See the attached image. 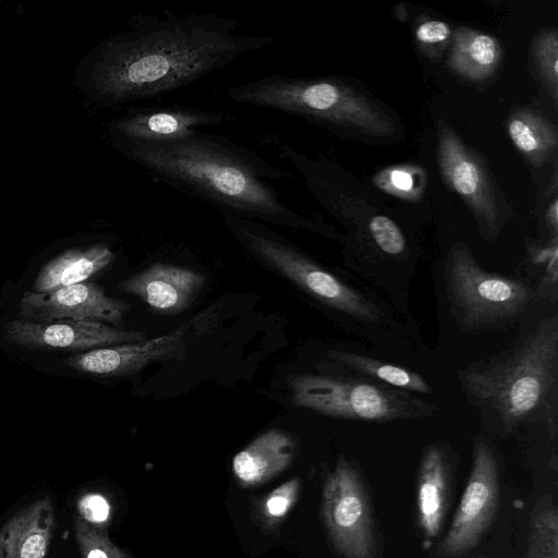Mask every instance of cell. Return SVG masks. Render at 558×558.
Instances as JSON below:
<instances>
[{
    "instance_id": "ffe728a7",
    "label": "cell",
    "mask_w": 558,
    "mask_h": 558,
    "mask_svg": "<svg viewBox=\"0 0 558 558\" xmlns=\"http://www.w3.org/2000/svg\"><path fill=\"white\" fill-rule=\"evenodd\" d=\"M501 60L499 41L485 33L459 27L453 34L448 63L461 76L480 81L490 76Z\"/></svg>"
},
{
    "instance_id": "44dd1931",
    "label": "cell",
    "mask_w": 558,
    "mask_h": 558,
    "mask_svg": "<svg viewBox=\"0 0 558 558\" xmlns=\"http://www.w3.org/2000/svg\"><path fill=\"white\" fill-rule=\"evenodd\" d=\"M509 137L533 165L542 166L556 153V126L544 116L530 109H518L508 119Z\"/></svg>"
},
{
    "instance_id": "d4e9b609",
    "label": "cell",
    "mask_w": 558,
    "mask_h": 558,
    "mask_svg": "<svg viewBox=\"0 0 558 558\" xmlns=\"http://www.w3.org/2000/svg\"><path fill=\"white\" fill-rule=\"evenodd\" d=\"M76 544L83 558H130L105 533L80 517L74 523Z\"/></svg>"
},
{
    "instance_id": "9a60e30c",
    "label": "cell",
    "mask_w": 558,
    "mask_h": 558,
    "mask_svg": "<svg viewBox=\"0 0 558 558\" xmlns=\"http://www.w3.org/2000/svg\"><path fill=\"white\" fill-rule=\"evenodd\" d=\"M205 282L206 277L198 271L154 263L119 282L118 288L124 293L137 296L156 312L177 314L193 303Z\"/></svg>"
},
{
    "instance_id": "4dcf8cb0",
    "label": "cell",
    "mask_w": 558,
    "mask_h": 558,
    "mask_svg": "<svg viewBox=\"0 0 558 558\" xmlns=\"http://www.w3.org/2000/svg\"><path fill=\"white\" fill-rule=\"evenodd\" d=\"M557 201L555 199L553 202V204L550 205L549 207V211H548V220H549V225L551 226V228L554 229V231L556 232L557 230Z\"/></svg>"
},
{
    "instance_id": "ba28073f",
    "label": "cell",
    "mask_w": 558,
    "mask_h": 558,
    "mask_svg": "<svg viewBox=\"0 0 558 558\" xmlns=\"http://www.w3.org/2000/svg\"><path fill=\"white\" fill-rule=\"evenodd\" d=\"M322 517L342 558H375L376 542L368 497L355 468L340 458L326 478Z\"/></svg>"
},
{
    "instance_id": "4316f807",
    "label": "cell",
    "mask_w": 558,
    "mask_h": 558,
    "mask_svg": "<svg viewBox=\"0 0 558 558\" xmlns=\"http://www.w3.org/2000/svg\"><path fill=\"white\" fill-rule=\"evenodd\" d=\"M300 489L298 478L280 485L265 501V512L271 518L283 517L294 504Z\"/></svg>"
},
{
    "instance_id": "f1b7e54d",
    "label": "cell",
    "mask_w": 558,
    "mask_h": 558,
    "mask_svg": "<svg viewBox=\"0 0 558 558\" xmlns=\"http://www.w3.org/2000/svg\"><path fill=\"white\" fill-rule=\"evenodd\" d=\"M415 37L423 45L434 46L446 43L451 37V29L445 22L430 20L417 26Z\"/></svg>"
},
{
    "instance_id": "7402d4cb",
    "label": "cell",
    "mask_w": 558,
    "mask_h": 558,
    "mask_svg": "<svg viewBox=\"0 0 558 558\" xmlns=\"http://www.w3.org/2000/svg\"><path fill=\"white\" fill-rule=\"evenodd\" d=\"M327 356L335 363L360 374L362 377L389 387L423 395L433 392L425 379L411 369L341 350H329Z\"/></svg>"
},
{
    "instance_id": "8fae6325",
    "label": "cell",
    "mask_w": 558,
    "mask_h": 558,
    "mask_svg": "<svg viewBox=\"0 0 558 558\" xmlns=\"http://www.w3.org/2000/svg\"><path fill=\"white\" fill-rule=\"evenodd\" d=\"M230 117L195 107L173 105L130 109L110 124L119 149L138 143H163L189 137L199 128L225 123Z\"/></svg>"
},
{
    "instance_id": "484cf974",
    "label": "cell",
    "mask_w": 558,
    "mask_h": 558,
    "mask_svg": "<svg viewBox=\"0 0 558 558\" xmlns=\"http://www.w3.org/2000/svg\"><path fill=\"white\" fill-rule=\"evenodd\" d=\"M368 229L377 246L389 255H399L405 248V239L393 220L386 216H374Z\"/></svg>"
},
{
    "instance_id": "277c9868",
    "label": "cell",
    "mask_w": 558,
    "mask_h": 558,
    "mask_svg": "<svg viewBox=\"0 0 558 558\" xmlns=\"http://www.w3.org/2000/svg\"><path fill=\"white\" fill-rule=\"evenodd\" d=\"M239 104L303 118L333 130L384 138L396 126L392 118L352 86L332 77L271 74L227 89Z\"/></svg>"
},
{
    "instance_id": "cb8c5ba5",
    "label": "cell",
    "mask_w": 558,
    "mask_h": 558,
    "mask_svg": "<svg viewBox=\"0 0 558 558\" xmlns=\"http://www.w3.org/2000/svg\"><path fill=\"white\" fill-rule=\"evenodd\" d=\"M533 57L541 78L557 102L558 95V35L555 29L543 32L533 43Z\"/></svg>"
},
{
    "instance_id": "5bb4252c",
    "label": "cell",
    "mask_w": 558,
    "mask_h": 558,
    "mask_svg": "<svg viewBox=\"0 0 558 558\" xmlns=\"http://www.w3.org/2000/svg\"><path fill=\"white\" fill-rule=\"evenodd\" d=\"M192 322L162 336L137 342L94 349L65 361L73 369L95 375H129L148 364L180 357L186 352L185 336Z\"/></svg>"
},
{
    "instance_id": "ac0fdd59",
    "label": "cell",
    "mask_w": 558,
    "mask_h": 558,
    "mask_svg": "<svg viewBox=\"0 0 558 558\" xmlns=\"http://www.w3.org/2000/svg\"><path fill=\"white\" fill-rule=\"evenodd\" d=\"M294 440L281 429H269L239 451L233 473L245 486L262 484L289 466L295 456Z\"/></svg>"
},
{
    "instance_id": "6da1fadb",
    "label": "cell",
    "mask_w": 558,
    "mask_h": 558,
    "mask_svg": "<svg viewBox=\"0 0 558 558\" xmlns=\"http://www.w3.org/2000/svg\"><path fill=\"white\" fill-rule=\"evenodd\" d=\"M240 23L215 13L141 15L98 49L93 90L110 105L160 97L272 46L275 37L240 34Z\"/></svg>"
},
{
    "instance_id": "7c38bea8",
    "label": "cell",
    "mask_w": 558,
    "mask_h": 558,
    "mask_svg": "<svg viewBox=\"0 0 558 558\" xmlns=\"http://www.w3.org/2000/svg\"><path fill=\"white\" fill-rule=\"evenodd\" d=\"M130 307L128 302L106 295L102 288L90 282L49 292L26 291L20 302L24 319L37 323L74 319L117 325Z\"/></svg>"
},
{
    "instance_id": "83f0119b",
    "label": "cell",
    "mask_w": 558,
    "mask_h": 558,
    "mask_svg": "<svg viewBox=\"0 0 558 558\" xmlns=\"http://www.w3.org/2000/svg\"><path fill=\"white\" fill-rule=\"evenodd\" d=\"M80 518L93 525L107 522L110 515V504L100 494H87L77 502Z\"/></svg>"
},
{
    "instance_id": "52a82bcc",
    "label": "cell",
    "mask_w": 558,
    "mask_h": 558,
    "mask_svg": "<svg viewBox=\"0 0 558 558\" xmlns=\"http://www.w3.org/2000/svg\"><path fill=\"white\" fill-rule=\"evenodd\" d=\"M231 233L256 258L277 270L320 303L364 322H378L380 310L335 275L314 263L262 223L222 214Z\"/></svg>"
},
{
    "instance_id": "5b68a950",
    "label": "cell",
    "mask_w": 558,
    "mask_h": 558,
    "mask_svg": "<svg viewBox=\"0 0 558 558\" xmlns=\"http://www.w3.org/2000/svg\"><path fill=\"white\" fill-rule=\"evenodd\" d=\"M292 402L323 415L363 422H389L432 415L437 408L411 392L366 377L302 374L288 378Z\"/></svg>"
},
{
    "instance_id": "8992f818",
    "label": "cell",
    "mask_w": 558,
    "mask_h": 558,
    "mask_svg": "<svg viewBox=\"0 0 558 558\" xmlns=\"http://www.w3.org/2000/svg\"><path fill=\"white\" fill-rule=\"evenodd\" d=\"M444 277L451 308L470 331L508 325L536 296L525 282L483 269L462 242L450 250Z\"/></svg>"
},
{
    "instance_id": "f546056e",
    "label": "cell",
    "mask_w": 558,
    "mask_h": 558,
    "mask_svg": "<svg viewBox=\"0 0 558 558\" xmlns=\"http://www.w3.org/2000/svg\"><path fill=\"white\" fill-rule=\"evenodd\" d=\"M389 181L390 185L398 192H407L413 184L412 177L407 171L402 170L391 171Z\"/></svg>"
},
{
    "instance_id": "d6986e66",
    "label": "cell",
    "mask_w": 558,
    "mask_h": 558,
    "mask_svg": "<svg viewBox=\"0 0 558 558\" xmlns=\"http://www.w3.org/2000/svg\"><path fill=\"white\" fill-rule=\"evenodd\" d=\"M114 257L104 244L68 250L43 266L34 281V291L49 292L84 282L109 266Z\"/></svg>"
},
{
    "instance_id": "30bf717a",
    "label": "cell",
    "mask_w": 558,
    "mask_h": 558,
    "mask_svg": "<svg viewBox=\"0 0 558 558\" xmlns=\"http://www.w3.org/2000/svg\"><path fill=\"white\" fill-rule=\"evenodd\" d=\"M499 502L498 464L489 444L477 436L471 472L440 551L459 557L472 550L489 527Z\"/></svg>"
},
{
    "instance_id": "4fadbf2b",
    "label": "cell",
    "mask_w": 558,
    "mask_h": 558,
    "mask_svg": "<svg viewBox=\"0 0 558 558\" xmlns=\"http://www.w3.org/2000/svg\"><path fill=\"white\" fill-rule=\"evenodd\" d=\"M7 338L21 347L33 349L84 350L137 342L142 331L122 330L95 320H57L37 323L14 319L5 327Z\"/></svg>"
},
{
    "instance_id": "1f68e13d",
    "label": "cell",
    "mask_w": 558,
    "mask_h": 558,
    "mask_svg": "<svg viewBox=\"0 0 558 558\" xmlns=\"http://www.w3.org/2000/svg\"><path fill=\"white\" fill-rule=\"evenodd\" d=\"M480 558H483V557H480Z\"/></svg>"
},
{
    "instance_id": "9c48e42d",
    "label": "cell",
    "mask_w": 558,
    "mask_h": 558,
    "mask_svg": "<svg viewBox=\"0 0 558 558\" xmlns=\"http://www.w3.org/2000/svg\"><path fill=\"white\" fill-rule=\"evenodd\" d=\"M438 162L447 184L475 216L487 235L498 233L505 221V202L478 155L445 122L438 123Z\"/></svg>"
},
{
    "instance_id": "603a6c76",
    "label": "cell",
    "mask_w": 558,
    "mask_h": 558,
    "mask_svg": "<svg viewBox=\"0 0 558 558\" xmlns=\"http://www.w3.org/2000/svg\"><path fill=\"white\" fill-rule=\"evenodd\" d=\"M524 558H558V514L550 495L535 502Z\"/></svg>"
},
{
    "instance_id": "7a4b0ae2",
    "label": "cell",
    "mask_w": 558,
    "mask_h": 558,
    "mask_svg": "<svg viewBox=\"0 0 558 558\" xmlns=\"http://www.w3.org/2000/svg\"><path fill=\"white\" fill-rule=\"evenodd\" d=\"M120 150L157 181L206 202L222 214L323 230L316 221L289 207L268 182L291 178L288 171L226 137L198 131L178 141L138 143Z\"/></svg>"
},
{
    "instance_id": "3957f363",
    "label": "cell",
    "mask_w": 558,
    "mask_h": 558,
    "mask_svg": "<svg viewBox=\"0 0 558 558\" xmlns=\"http://www.w3.org/2000/svg\"><path fill=\"white\" fill-rule=\"evenodd\" d=\"M558 378V316L538 324L520 345L486 364L468 366L461 387L487 418L509 434L550 410Z\"/></svg>"
},
{
    "instance_id": "e0dca14e",
    "label": "cell",
    "mask_w": 558,
    "mask_h": 558,
    "mask_svg": "<svg viewBox=\"0 0 558 558\" xmlns=\"http://www.w3.org/2000/svg\"><path fill=\"white\" fill-rule=\"evenodd\" d=\"M53 526L49 498L28 504L0 529V558H46Z\"/></svg>"
},
{
    "instance_id": "2e32d148",
    "label": "cell",
    "mask_w": 558,
    "mask_h": 558,
    "mask_svg": "<svg viewBox=\"0 0 558 558\" xmlns=\"http://www.w3.org/2000/svg\"><path fill=\"white\" fill-rule=\"evenodd\" d=\"M449 480L448 454L441 444H432L422 456L416 483L417 521L426 542L441 530L448 508Z\"/></svg>"
}]
</instances>
